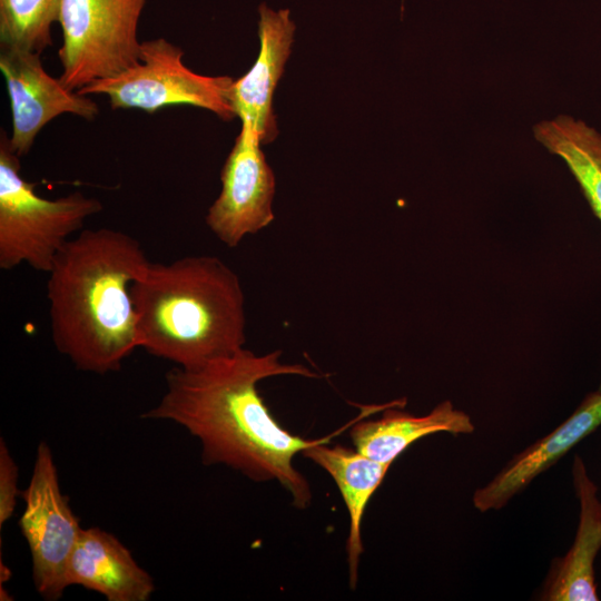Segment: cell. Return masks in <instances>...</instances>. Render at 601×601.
<instances>
[{
	"label": "cell",
	"instance_id": "5",
	"mask_svg": "<svg viewBox=\"0 0 601 601\" xmlns=\"http://www.w3.org/2000/svg\"><path fill=\"white\" fill-rule=\"evenodd\" d=\"M184 50L164 38L145 40L139 61L122 72L77 90L105 95L112 109H139L149 114L169 106H193L214 112L224 121L236 116L227 91L234 79L204 76L183 62Z\"/></svg>",
	"mask_w": 601,
	"mask_h": 601
},
{
	"label": "cell",
	"instance_id": "16",
	"mask_svg": "<svg viewBox=\"0 0 601 601\" xmlns=\"http://www.w3.org/2000/svg\"><path fill=\"white\" fill-rule=\"evenodd\" d=\"M533 132L550 152L563 159L601 220V135L569 116L543 120Z\"/></svg>",
	"mask_w": 601,
	"mask_h": 601
},
{
	"label": "cell",
	"instance_id": "17",
	"mask_svg": "<svg viewBox=\"0 0 601 601\" xmlns=\"http://www.w3.org/2000/svg\"><path fill=\"white\" fill-rule=\"evenodd\" d=\"M61 0H0V45L41 55L52 45Z\"/></svg>",
	"mask_w": 601,
	"mask_h": 601
},
{
	"label": "cell",
	"instance_id": "2",
	"mask_svg": "<svg viewBox=\"0 0 601 601\" xmlns=\"http://www.w3.org/2000/svg\"><path fill=\"white\" fill-rule=\"evenodd\" d=\"M148 258L132 236L83 229L67 242L47 273L56 348L80 371L120 370L138 347L131 285Z\"/></svg>",
	"mask_w": 601,
	"mask_h": 601
},
{
	"label": "cell",
	"instance_id": "6",
	"mask_svg": "<svg viewBox=\"0 0 601 601\" xmlns=\"http://www.w3.org/2000/svg\"><path fill=\"white\" fill-rule=\"evenodd\" d=\"M146 0H61L60 81L77 91L139 61L137 32Z\"/></svg>",
	"mask_w": 601,
	"mask_h": 601
},
{
	"label": "cell",
	"instance_id": "9",
	"mask_svg": "<svg viewBox=\"0 0 601 601\" xmlns=\"http://www.w3.org/2000/svg\"><path fill=\"white\" fill-rule=\"evenodd\" d=\"M0 70L6 80L12 117L11 149L22 157L37 135L56 117L71 114L91 121L99 114L88 96L67 88L43 68L40 55L1 47Z\"/></svg>",
	"mask_w": 601,
	"mask_h": 601
},
{
	"label": "cell",
	"instance_id": "13",
	"mask_svg": "<svg viewBox=\"0 0 601 601\" xmlns=\"http://www.w3.org/2000/svg\"><path fill=\"white\" fill-rule=\"evenodd\" d=\"M572 479L580 503V516L572 546L553 560L541 593L548 601H597L594 560L601 549V501L598 486L579 455L572 464Z\"/></svg>",
	"mask_w": 601,
	"mask_h": 601
},
{
	"label": "cell",
	"instance_id": "12",
	"mask_svg": "<svg viewBox=\"0 0 601 601\" xmlns=\"http://www.w3.org/2000/svg\"><path fill=\"white\" fill-rule=\"evenodd\" d=\"M67 585H80L102 594L108 601H147L154 580L131 552L111 533L82 529L69 558Z\"/></svg>",
	"mask_w": 601,
	"mask_h": 601
},
{
	"label": "cell",
	"instance_id": "7",
	"mask_svg": "<svg viewBox=\"0 0 601 601\" xmlns=\"http://www.w3.org/2000/svg\"><path fill=\"white\" fill-rule=\"evenodd\" d=\"M20 495L24 510L19 526L29 546L35 587L43 599L58 600L68 588L67 565L82 528L61 492L46 442L37 447L30 481Z\"/></svg>",
	"mask_w": 601,
	"mask_h": 601
},
{
	"label": "cell",
	"instance_id": "19",
	"mask_svg": "<svg viewBox=\"0 0 601 601\" xmlns=\"http://www.w3.org/2000/svg\"><path fill=\"white\" fill-rule=\"evenodd\" d=\"M598 391H599V392H601V384H600V387H599V390H598Z\"/></svg>",
	"mask_w": 601,
	"mask_h": 601
},
{
	"label": "cell",
	"instance_id": "14",
	"mask_svg": "<svg viewBox=\"0 0 601 601\" xmlns=\"http://www.w3.org/2000/svg\"><path fill=\"white\" fill-rule=\"evenodd\" d=\"M405 404L384 410L376 420H361L351 425L354 449L383 464H390L415 441L437 433L470 434L474 431L471 417L454 407L450 401L437 404L426 415H412L402 411Z\"/></svg>",
	"mask_w": 601,
	"mask_h": 601
},
{
	"label": "cell",
	"instance_id": "10",
	"mask_svg": "<svg viewBox=\"0 0 601 601\" xmlns=\"http://www.w3.org/2000/svg\"><path fill=\"white\" fill-rule=\"evenodd\" d=\"M294 31L289 10L275 11L260 4L259 55L253 67L234 80L227 91L235 116L253 126L262 145L272 142L278 132L273 97L290 53Z\"/></svg>",
	"mask_w": 601,
	"mask_h": 601
},
{
	"label": "cell",
	"instance_id": "8",
	"mask_svg": "<svg viewBox=\"0 0 601 601\" xmlns=\"http://www.w3.org/2000/svg\"><path fill=\"white\" fill-rule=\"evenodd\" d=\"M260 145L253 126L242 121V129L221 169V191L206 215L208 228L230 248L267 227L275 218V176Z\"/></svg>",
	"mask_w": 601,
	"mask_h": 601
},
{
	"label": "cell",
	"instance_id": "11",
	"mask_svg": "<svg viewBox=\"0 0 601 601\" xmlns=\"http://www.w3.org/2000/svg\"><path fill=\"white\" fill-rule=\"evenodd\" d=\"M601 425V392L585 396L575 411L551 433L514 455L472 497L480 512L500 510L538 475L554 465L573 446Z\"/></svg>",
	"mask_w": 601,
	"mask_h": 601
},
{
	"label": "cell",
	"instance_id": "18",
	"mask_svg": "<svg viewBox=\"0 0 601 601\" xmlns=\"http://www.w3.org/2000/svg\"><path fill=\"white\" fill-rule=\"evenodd\" d=\"M18 491V466L3 439L0 440V528L11 518Z\"/></svg>",
	"mask_w": 601,
	"mask_h": 601
},
{
	"label": "cell",
	"instance_id": "15",
	"mask_svg": "<svg viewBox=\"0 0 601 601\" xmlns=\"http://www.w3.org/2000/svg\"><path fill=\"white\" fill-rule=\"evenodd\" d=\"M315 444L303 452L306 459L326 471L334 480L349 518L346 540L349 587L355 589L364 552L362 521L371 497L382 484L390 464H383L341 444Z\"/></svg>",
	"mask_w": 601,
	"mask_h": 601
},
{
	"label": "cell",
	"instance_id": "1",
	"mask_svg": "<svg viewBox=\"0 0 601 601\" xmlns=\"http://www.w3.org/2000/svg\"><path fill=\"white\" fill-rule=\"evenodd\" d=\"M282 351L256 354L247 348L200 366H175L166 375V391L141 417L170 421L201 445L207 465L223 464L255 482L277 481L297 509L312 501L305 476L294 457L306 449L329 443L332 435L305 439L292 434L272 415L257 385L280 375L319 378L303 364L280 361Z\"/></svg>",
	"mask_w": 601,
	"mask_h": 601
},
{
	"label": "cell",
	"instance_id": "3",
	"mask_svg": "<svg viewBox=\"0 0 601 601\" xmlns=\"http://www.w3.org/2000/svg\"><path fill=\"white\" fill-rule=\"evenodd\" d=\"M138 347L193 368L245 347L238 275L210 255L148 262L131 285Z\"/></svg>",
	"mask_w": 601,
	"mask_h": 601
},
{
	"label": "cell",
	"instance_id": "4",
	"mask_svg": "<svg viewBox=\"0 0 601 601\" xmlns=\"http://www.w3.org/2000/svg\"><path fill=\"white\" fill-rule=\"evenodd\" d=\"M20 157L7 132L0 136V268L21 264L48 273L58 253L102 204L80 191L43 198L20 174Z\"/></svg>",
	"mask_w": 601,
	"mask_h": 601
}]
</instances>
